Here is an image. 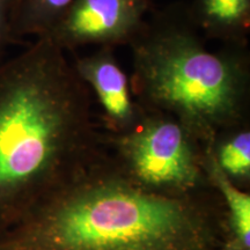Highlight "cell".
I'll list each match as a JSON object with an SVG mask.
<instances>
[{
	"mask_svg": "<svg viewBox=\"0 0 250 250\" xmlns=\"http://www.w3.org/2000/svg\"><path fill=\"white\" fill-rule=\"evenodd\" d=\"M92 92L49 37L0 61V241L105 151Z\"/></svg>",
	"mask_w": 250,
	"mask_h": 250,
	"instance_id": "6da1fadb",
	"label": "cell"
},
{
	"mask_svg": "<svg viewBox=\"0 0 250 250\" xmlns=\"http://www.w3.org/2000/svg\"><path fill=\"white\" fill-rule=\"evenodd\" d=\"M233 240L214 186L187 195L147 189L108 148L0 250H228Z\"/></svg>",
	"mask_w": 250,
	"mask_h": 250,
	"instance_id": "7a4b0ae2",
	"label": "cell"
},
{
	"mask_svg": "<svg viewBox=\"0 0 250 250\" xmlns=\"http://www.w3.org/2000/svg\"><path fill=\"white\" fill-rule=\"evenodd\" d=\"M132 44L130 86L143 110L175 118L206 151L225 131L247 123L245 59L208 51L190 29L171 24L144 28Z\"/></svg>",
	"mask_w": 250,
	"mask_h": 250,
	"instance_id": "3957f363",
	"label": "cell"
},
{
	"mask_svg": "<svg viewBox=\"0 0 250 250\" xmlns=\"http://www.w3.org/2000/svg\"><path fill=\"white\" fill-rule=\"evenodd\" d=\"M105 143L124 173L147 189L187 195L213 186L206 148L166 114L143 110L130 130L107 133Z\"/></svg>",
	"mask_w": 250,
	"mask_h": 250,
	"instance_id": "277c9868",
	"label": "cell"
},
{
	"mask_svg": "<svg viewBox=\"0 0 250 250\" xmlns=\"http://www.w3.org/2000/svg\"><path fill=\"white\" fill-rule=\"evenodd\" d=\"M148 0H73L45 34L62 50L132 43L145 28Z\"/></svg>",
	"mask_w": 250,
	"mask_h": 250,
	"instance_id": "5b68a950",
	"label": "cell"
},
{
	"mask_svg": "<svg viewBox=\"0 0 250 250\" xmlns=\"http://www.w3.org/2000/svg\"><path fill=\"white\" fill-rule=\"evenodd\" d=\"M74 68L96 95L108 133L126 132L139 121L143 109L134 101L126 74L110 48H102L93 56L78 59Z\"/></svg>",
	"mask_w": 250,
	"mask_h": 250,
	"instance_id": "8992f818",
	"label": "cell"
},
{
	"mask_svg": "<svg viewBox=\"0 0 250 250\" xmlns=\"http://www.w3.org/2000/svg\"><path fill=\"white\" fill-rule=\"evenodd\" d=\"M195 18L208 35L239 42L249 29L250 0H196Z\"/></svg>",
	"mask_w": 250,
	"mask_h": 250,
	"instance_id": "52a82bcc",
	"label": "cell"
},
{
	"mask_svg": "<svg viewBox=\"0 0 250 250\" xmlns=\"http://www.w3.org/2000/svg\"><path fill=\"white\" fill-rule=\"evenodd\" d=\"M225 175L242 189L250 180V130L247 123L221 133L208 149Z\"/></svg>",
	"mask_w": 250,
	"mask_h": 250,
	"instance_id": "ba28073f",
	"label": "cell"
},
{
	"mask_svg": "<svg viewBox=\"0 0 250 250\" xmlns=\"http://www.w3.org/2000/svg\"><path fill=\"white\" fill-rule=\"evenodd\" d=\"M208 170L211 182L223 199L233 241L250 248V195L236 186L218 167L208 152Z\"/></svg>",
	"mask_w": 250,
	"mask_h": 250,
	"instance_id": "9c48e42d",
	"label": "cell"
},
{
	"mask_svg": "<svg viewBox=\"0 0 250 250\" xmlns=\"http://www.w3.org/2000/svg\"><path fill=\"white\" fill-rule=\"evenodd\" d=\"M72 1L73 0H19L12 21L13 35L20 41L21 37L27 35H45Z\"/></svg>",
	"mask_w": 250,
	"mask_h": 250,
	"instance_id": "30bf717a",
	"label": "cell"
},
{
	"mask_svg": "<svg viewBox=\"0 0 250 250\" xmlns=\"http://www.w3.org/2000/svg\"><path fill=\"white\" fill-rule=\"evenodd\" d=\"M19 0H0V61L4 57L9 45L21 43L13 35L12 21Z\"/></svg>",
	"mask_w": 250,
	"mask_h": 250,
	"instance_id": "8fae6325",
	"label": "cell"
},
{
	"mask_svg": "<svg viewBox=\"0 0 250 250\" xmlns=\"http://www.w3.org/2000/svg\"><path fill=\"white\" fill-rule=\"evenodd\" d=\"M228 250H250V248H245V247L237 245L235 241H230L229 247H228Z\"/></svg>",
	"mask_w": 250,
	"mask_h": 250,
	"instance_id": "7c38bea8",
	"label": "cell"
}]
</instances>
